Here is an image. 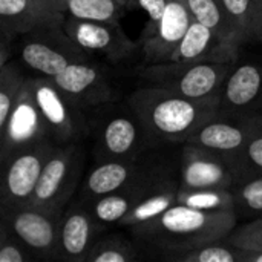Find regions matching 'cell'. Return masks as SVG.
Segmentation results:
<instances>
[{
  "label": "cell",
  "instance_id": "6da1fadb",
  "mask_svg": "<svg viewBox=\"0 0 262 262\" xmlns=\"http://www.w3.org/2000/svg\"><path fill=\"white\" fill-rule=\"evenodd\" d=\"M236 224L238 218L232 210L210 212L177 203L154 220L129 227V232L143 250L173 262L190 249L226 239Z\"/></svg>",
  "mask_w": 262,
  "mask_h": 262
},
{
  "label": "cell",
  "instance_id": "7a4b0ae2",
  "mask_svg": "<svg viewBox=\"0 0 262 262\" xmlns=\"http://www.w3.org/2000/svg\"><path fill=\"white\" fill-rule=\"evenodd\" d=\"M152 146L184 144L220 111V97L189 98L141 84L127 95Z\"/></svg>",
  "mask_w": 262,
  "mask_h": 262
},
{
  "label": "cell",
  "instance_id": "3957f363",
  "mask_svg": "<svg viewBox=\"0 0 262 262\" xmlns=\"http://www.w3.org/2000/svg\"><path fill=\"white\" fill-rule=\"evenodd\" d=\"M88 112L94 163L135 158L154 147L127 98L92 106Z\"/></svg>",
  "mask_w": 262,
  "mask_h": 262
},
{
  "label": "cell",
  "instance_id": "277c9868",
  "mask_svg": "<svg viewBox=\"0 0 262 262\" xmlns=\"http://www.w3.org/2000/svg\"><path fill=\"white\" fill-rule=\"evenodd\" d=\"M235 63L209 61H160L141 64L137 77L150 84L189 98L220 97L221 88Z\"/></svg>",
  "mask_w": 262,
  "mask_h": 262
},
{
  "label": "cell",
  "instance_id": "5b68a950",
  "mask_svg": "<svg viewBox=\"0 0 262 262\" xmlns=\"http://www.w3.org/2000/svg\"><path fill=\"white\" fill-rule=\"evenodd\" d=\"M88 141L55 146L48 157L29 204L63 212L77 196L88 172Z\"/></svg>",
  "mask_w": 262,
  "mask_h": 262
},
{
  "label": "cell",
  "instance_id": "8992f818",
  "mask_svg": "<svg viewBox=\"0 0 262 262\" xmlns=\"http://www.w3.org/2000/svg\"><path fill=\"white\" fill-rule=\"evenodd\" d=\"M28 83L43 115L48 138L55 146L88 141L89 107L78 104L48 77L28 75Z\"/></svg>",
  "mask_w": 262,
  "mask_h": 262
},
{
  "label": "cell",
  "instance_id": "52a82bcc",
  "mask_svg": "<svg viewBox=\"0 0 262 262\" xmlns=\"http://www.w3.org/2000/svg\"><path fill=\"white\" fill-rule=\"evenodd\" d=\"M17 41L21 64L48 78L57 77L74 61L97 58L74 43L61 26L35 29L20 35Z\"/></svg>",
  "mask_w": 262,
  "mask_h": 262
},
{
  "label": "cell",
  "instance_id": "ba28073f",
  "mask_svg": "<svg viewBox=\"0 0 262 262\" xmlns=\"http://www.w3.org/2000/svg\"><path fill=\"white\" fill-rule=\"evenodd\" d=\"M55 144L45 138L23 147L2 161L0 183V212L28 206L40 180L41 170Z\"/></svg>",
  "mask_w": 262,
  "mask_h": 262
},
{
  "label": "cell",
  "instance_id": "9c48e42d",
  "mask_svg": "<svg viewBox=\"0 0 262 262\" xmlns=\"http://www.w3.org/2000/svg\"><path fill=\"white\" fill-rule=\"evenodd\" d=\"M61 28L74 43L109 66L124 64L140 54L138 40L129 38L120 21H89L66 15Z\"/></svg>",
  "mask_w": 262,
  "mask_h": 262
},
{
  "label": "cell",
  "instance_id": "30bf717a",
  "mask_svg": "<svg viewBox=\"0 0 262 262\" xmlns=\"http://www.w3.org/2000/svg\"><path fill=\"white\" fill-rule=\"evenodd\" d=\"M63 212L28 204L0 212V224L14 233L38 259L58 258V236Z\"/></svg>",
  "mask_w": 262,
  "mask_h": 262
},
{
  "label": "cell",
  "instance_id": "8fae6325",
  "mask_svg": "<svg viewBox=\"0 0 262 262\" xmlns=\"http://www.w3.org/2000/svg\"><path fill=\"white\" fill-rule=\"evenodd\" d=\"M51 80L83 107L121 98L111 66L98 58L74 61Z\"/></svg>",
  "mask_w": 262,
  "mask_h": 262
},
{
  "label": "cell",
  "instance_id": "7c38bea8",
  "mask_svg": "<svg viewBox=\"0 0 262 262\" xmlns=\"http://www.w3.org/2000/svg\"><path fill=\"white\" fill-rule=\"evenodd\" d=\"M238 169L224 155L184 143L180 158V190L230 189Z\"/></svg>",
  "mask_w": 262,
  "mask_h": 262
},
{
  "label": "cell",
  "instance_id": "4fadbf2b",
  "mask_svg": "<svg viewBox=\"0 0 262 262\" xmlns=\"http://www.w3.org/2000/svg\"><path fill=\"white\" fill-rule=\"evenodd\" d=\"M256 120L258 117L229 115L218 111L189 138L187 143L215 150L227 157L236 166L239 173L243 154L256 124Z\"/></svg>",
  "mask_w": 262,
  "mask_h": 262
},
{
  "label": "cell",
  "instance_id": "5bb4252c",
  "mask_svg": "<svg viewBox=\"0 0 262 262\" xmlns=\"http://www.w3.org/2000/svg\"><path fill=\"white\" fill-rule=\"evenodd\" d=\"M45 138H48L46 124L26 80L5 127L0 129V163L17 150Z\"/></svg>",
  "mask_w": 262,
  "mask_h": 262
},
{
  "label": "cell",
  "instance_id": "9a60e30c",
  "mask_svg": "<svg viewBox=\"0 0 262 262\" xmlns=\"http://www.w3.org/2000/svg\"><path fill=\"white\" fill-rule=\"evenodd\" d=\"M104 229L92 215L89 206L74 198L61 215L58 258L63 261L84 262Z\"/></svg>",
  "mask_w": 262,
  "mask_h": 262
},
{
  "label": "cell",
  "instance_id": "2e32d148",
  "mask_svg": "<svg viewBox=\"0 0 262 262\" xmlns=\"http://www.w3.org/2000/svg\"><path fill=\"white\" fill-rule=\"evenodd\" d=\"M152 149L154 147H149L141 155L129 160L94 163V166L88 169L75 198L83 203H91L100 196L124 189L143 173L150 160Z\"/></svg>",
  "mask_w": 262,
  "mask_h": 262
},
{
  "label": "cell",
  "instance_id": "e0dca14e",
  "mask_svg": "<svg viewBox=\"0 0 262 262\" xmlns=\"http://www.w3.org/2000/svg\"><path fill=\"white\" fill-rule=\"evenodd\" d=\"M220 112L262 117V64H235L220 92Z\"/></svg>",
  "mask_w": 262,
  "mask_h": 262
},
{
  "label": "cell",
  "instance_id": "ac0fdd59",
  "mask_svg": "<svg viewBox=\"0 0 262 262\" xmlns=\"http://www.w3.org/2000/svg\"><path fill=\"white\" fill-rule=\"evenodd\" d=\"M192 20L187 0H167L166 11L155 32L138 41L143 64L167 61L186 35Z\"/></svg>",
  "mask_w": 262,
  "mask_h": 262
},
{
  "label": "cell",
  "instance_id": "d6986e66",
  "mask_svg": "<svg viewBox=\"0 0 262 262\" xmlns=\"http://www.w3.org/2000/svg\"><path fill=\"white\" fill-rule=\"evenodd\" d=\"M66 14L40 0H0V34L14 40L43 28H58Z\"/></svg>",
  "mask_w": 262,
  "mask_h": 262
},
{
  "label": "cell",
  "instance_id": "ffe728a7",
  "mask_svg": "<svg viewBox=\"0 0 262 262\" xmlns=\"http://www.w3.org/2000/svg\"><path fill=\"white\" fill-rule=\"evenodd\" d=\"M239 48V45L223 41L207 26L192 20L186 35L167 61L235 63Z\"/></svg>",
  "mask_w": 262,
  "mask_h": 262
},
{
  "label": "cell",
  "instance_id": "44dd1931",
  "mask_svg": "<svg viewBox=\"0 0 262 262\" xmlns=\"http://www.w3.org/2000/svg\"><path fill=\"white\" fill-rule=\"evenodd\" d=\"M230 190L238 220L262 216V173L241 170Z\"/></svg>",
  "mask_w": 262,
  "mask_h": 262
},
{
  "label": "cell",
  "instance_id": "7402d4cb",
  "mask_svg": "<svg viewBox=\"0 0 262 262\" xmlns=\"http://www.w3.org/2000/svg\"><path fill=\"white\" fill-rule=\"evenodd\" d=\"M187 5L193 20L207 26L223 41L239 46L244 43L218 0H187Z\"/></svg>",
  "mask_w": 262,
  "mask_h": 262
},
{
  "label": "cell",
  "instance_id": "603a6c76",
  "mask_svg": "<svg viewBox=\"0 0 262 262\" xmlns=\"http://www.w3.org/2000/svg\"><path fill=\"white\" fill-rule=\"evenodd\" d=\"M141 250L135 239L115 232L95 241L86 262H134L141 258Z\"/></svg>",
  "mask_w": 262,
  "mask_h": 262
},
{
  "label": "cell",
  "instance_id": "cb8c5ba5",
  "mask_svg": "<svg viewBox=\"0 0 262 262\" xmlns=\"http://www.w3.org/2000/svg\"><path fill=\"white\" fill-rule=\"evenodd\" d=\"M63 11L68 17L89 21H120L127 6L120 0H64Z\"/></svg>",
  "mask_w": 262,
  "mask_h": 262
},
{
  "label": "cell",
  "instance_id": "d4e9b609",
  "mask_svg": "<svg viewBox=\"0 0 262 262\" xmlns=\"http://www.w3.org/2000/svg\"><path fill=\"white\" fill-rule=\"evenodd\" d=\"M26 80L28 75L18 61H12L11 58L8 63L0 66V129L5 127Z\"/></svg>",
  "mask_w": 262,
  "mask_h": 262
},
{
  "label": "cell",
  "instance_id": "484cf974",
  "mask_svg": "<svg viewBox=\"0 0 262 262\" xmlns=\"http://www.w3.org/2000/svg\"><path fill=\"white\" fill-rule=\"evenodd\" d=\"M244 250H239L227 239L210 241L201 244L195 249H190L173 262H243Z\"/></svg>",
  "mask_w": 262,
  "mask_h": 262
},
{
  "label": "cell",
  "instance_id": "4316f807",
  "mask_svg": "<svg viewBox=\"0 0 262 262\" xmlns=\"http://www.w3.org/2000/svg\"><path fill=\"white\" fill-rule=\"evenodd\" d=\"M178 203L201 210H232L235 212L233 195L230 189H200L178 190Z\"/></svg>",
  "mask_w": 262,
  "mask_h": 262
},
{
  "label": "cell",
  "instance_id": "83f0119b",
  "mask_svg": "<svg viewBox=\"0 0 262 262\" xmlns=\"http://www.w3.org/2000/svg\"><path fill=\"white\" fill-rule=\"evenodd\" d=\"M236 32L246 41L256 40V15L253 0H218Z\"/></svg>",
  "mask_w": 262,
  "mask_h": 262
},
{
  "label": "cell",
  "instance_id": "f1b7e54d",
  "mask_svg": "<svg viewBox=\"0 0 262 262\" xmlns=\"http://www.w3.org/2000/svg\"><path fill=\"white\" fill-rule=\"evenodd\" d=\"M178 190H166L146 198L130 212V215L123 221L121 227L129 229L141 223H146L149 220H154L155 216L167 210L170 206L178 203Z\"/></svg>",
  "mask_w": 262,
  "mask_h": 262
},
{
  "label": "cell",
  "instance_id": "f546056e",
  "mask_svg": "<svg viewBox=\"0 0 262 262\" xmlns=\"http://www.w3.org/2000/svg\"><path fill=\"white\" fill-rule=\"evenodd\" d=\"M230 244L244 252H262V216L236 224L226 238Z\"/></svg>",
  "mask_w": 262,
  "mask_h": 262
},
{
  "label": "cell",
  "instance_id": "4dcf8cb0",
  "mask_svg": "<svg viewBox=\"0 0 262 262\" xmlns=\"http://www.w3.org/2000/svg\"><path fill=\"white\" fill-rule=\"evenodd\" d=\"M35 259L29 249L0 224V262H29Z\"/></svg>",
  "mask_w": 262,
  "mask_h": 262
},
{
  "label": "cell",
  "instance_id": "1f68e13d",
  "mask_svg": "<svg viewBox=\"0 0 262 262\" xmlns=\"http://www.w3.org/2000/svg\"><path fill=\"white\" fill-rule=\"evenodd\" d=\"M241 170H253V172L262 173V117H258L256 124L246 144V149L243 154Z\"/></svg>",
  "mask_w": 262,
  "mask_h": 262
},
{
  "label": "cell",
  "instance_id": "d6a6232c",
  "mask_svg": "<svg viewBox=\"0 0 262 262\" xmlns=\"http://www.w3.org/2000/svg\"><path fill=\"white\" fill-rule=\"evenodd\" d=\"M166 5H167V0H132L129 3V9L141 8L149 15V20H147L144 29L141 31V34L138 37V41L150 37L155 32V29H157V26H158V23H160V20L166 11Z\"/></svg>",
  "mask_w": 262,
  "mask_h": 262
},
{
  "label": "cell",
  "instance_id": "836d02e7",
  "mask_svg": "<svg viewBox=\"0 0 262 262\" xmlns=\"http://www.w3.org/2000/svg\"><path fill=\"white\" fill-rule=\"evenodd\" d=\"M255 15H256V40L259 41V35L262 31V0H253Z\"/></svg>",
  "mask_w": 262,
  "mask_h": 262
},
{
  "label": "cell",
  "instance_id": "e575fe53",
  "mask_svg": "<svg viewBox=\"0 0 262 262\" xmlns=\"http://www.w3.org/2000/svg\"><path fill=\"white\" fill-rule=\"evenodd\" d=\"M243 262H262V252H244Z\"/></svg>",
  "mask_w": 262,
  "mask_h": 262
},
{
  "label": "cell",
  "instance_id": "d590c367",
  "mask_svg": "<svg viewBox=\"0 0 262 262\" xmlns=\"http://www.w3.org/2000/svg\"><path fill=\"white\" fill-rule=\"evenodd\" d=\"M41 3H45V5H48V6H51V8H55V9H60V11H63V2L61 0H40ZM64 12V11H63Z\"/></svg>",
  "mask_w": 262,
  "mask_h": 262
},
{
  "label": "cell",
  "instance_id": "8d00e7d4",
  "mask_svg": "<svg viewBox=\"0 0 262 262\" xmlns=\"http://www.w3.org/2000/svg\"><path fill=\"white\" fill-rule=\"evenodd\" d=\"M120 2H121V3H124V5L127 6V9H129V3H130L132 0H120Z\"/></svg>",
  "mask_w": 262,
  "mask_h": 262
},
{
  "label": "cell",
  "instance_id": "74e56055",
  "mask_svg": "<svg viewBox=\"0 0 262 262\" xmlns=\"http://www.w3.org/2000/svg\"><path fill=\"white\" fill-rule=\"evenodd\" d=\"M259 41L262 43V31H261V35H259Z\"/></svg>",
  "mask_w": 262,
  "mask_h": 262
},
{
  "label": "cell",
  "instance_id": "f35d334b",
  "mask_svg": "<svg viewBox=\"0 0 262 262\" xmlns=\"http://www.w3.org/2000/svg\"><path fill=\"white\" fill-rule=\"evenodd\" d=\"M61 2H64V0H61Z\"/></svg>",
  "mask_w": 262,
  "mask_h": 262
}]
</instances>
